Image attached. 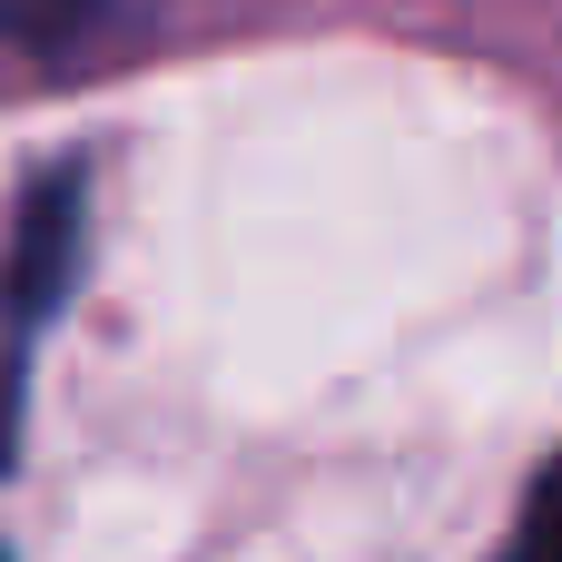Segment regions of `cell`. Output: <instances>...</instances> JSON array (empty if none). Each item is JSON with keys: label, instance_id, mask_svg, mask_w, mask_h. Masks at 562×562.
<instances>
[{"label": "cell", "instance_id": "cell-1", "mask_svg": "<svg viewBox=\"0 0 562 562\" xmlns=\"http://www.w3.org/2000/svg\"><path fill=\"white\" fill-rule=\"evenodd\" d=\"M79 217H89V188H79V168H40V178L20 188V217H10V257H20V296H10V326H20V346L49 326V306H59V286H69V257H79Z\"/></svg>", "mask_w": 562, "mask_h": 562}, {"label": "cell", "instance_id": "cell-2", "mask_svg": "<svg viewBox=\"0 0 562 562\" xmlns=\"http://www.w3.org/2000/svg\"><path fill=\"white\" fill-rule=\"evenodd\" d=\"M494 562H562V454L524 484V514H514V533H504Z\"/></svg>", "mask_w": 562, "mask_h": 562}, {"label": "cell", "instance_id": "cell-3", "mask_svg": "<svg viewBox=\"0 0 562 562\" xmlns=\"http://www.w3.org/2000/svg\"><path fill=\"white\" fill-rule=\"evenodd\" d=\"M89 10H99V0H20L30 30H69V20H89Z\"/></svg>", "mask_w": 562, "mask_h": 562}]
</instances>
